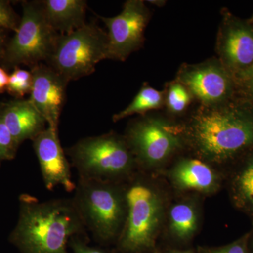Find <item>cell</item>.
Here are the masks:
<instances>
[{
	"label": "cell",
	"mask_w": 253,
	"mask_h": 253,
	"mask_svg": "<svg viewBox=\"0 0 253 253\" xmlns=\"http://www.w3.org/2000/svg\"><path fill=\"white\" fill-rule=\"evenodd\" d=\"M85 230L73 199L41 201L23 194L10 239L23 253H68V241Z\"/></svg>",
	"instance_id": "cell-1"
},
{
	"label": "cell",
	"mask_w": 253,
	"mask_h": 253,
	"mask_svg": "<svg viewBox=\"0 0 253 253\" xmlns=\"http://www.w3.org/2000/svg\"><path fill=\"white\" fill-rule=\"evenodd\" d=\"M111 184L79 177L73 198L86 229L104 242L121 235L127 210L126 191Z\"/></svg>",
	"instance_id": "cell-2"
},
{
	"label": "cell",
	"mask_w": 253,
	"mask_h": 253,
	"mask_svg": "<svg viewBox=\"0 0 253 253\" xmlns=\"http://www.w3.org/2000/svg\"><path fill=\"white\" fill-rule=\"evenodd\" d=\"M193 139L205 157L221 162L253 145V119L231 111H211L195 118Z\"/></svg>",
	"instance_id": "cell-3"
},
{
	"label": "cell",
	"mask_w": 253,
	"mask_h": 253,
	"mask_svg": "<svg viewBox=\"0 0 253 253\" xmlns=\"http://www.w3.org/2000/svg\"><path fill=\"white\" fill-rule=\"evenodd\" d=\"M108 35L94 23L59 34L46 64L67 83L89 76L108 59Z\"/></svg>",
	"instance_id": "cell-4"
},
{
	"label": "cell",
	"mask_w": 253,
	"mask_h": 253,
	"mask_svg": "<svg viewBox=\"0 0 253 253\" xmlns=\"http://www.w3.org/2000/svg\"><path fill=\"white\" fill-rule=\"evenodd\" d=\"M66 153L79 177L112 182L126 176L134 166V155L126 141L113 134L84 138Z\"/></svg>",
	"instance_id": "cell-5"
},
{
	"label": "cell",
	"mask_w": 253,
	"mask_h": 253,
	"mask_svg": "<svg viewBox=\"0 0 253 253\" xmlns=\"http://www.w3.org/2000/svg\"><path fill=\"white\" fill-rule=\"evenodd\" d=\"M17 31L6 44L2 63L7 68H32L47 62L59 36L46 19L42 1H23Z\"/></svg>",
	"instance_id": "cell-6"
},
{
	"label": "cell",
	"mask_w": 253,
	"mask_h": 253,
	"mask_svg": "<svg viewBox=\"0 0 253 253\" xmlns=\"http://www.w3.org/2000/svg\"><path fill=\"white\" fill-rule=\"evenodd\" d=\"M126 217L119 236L121 249L139 252L153 247L161 222L162 205L154 189L141 182L126 191Z\"/></svg>",
	"instance_id": "cell-7"
},
{
	"label": "cell",
	"mask_w": 253,
	"mask_h": 253,
	"mask_svg": "<svg viewBox=\"0 0 253 253\" xmlns=\"http://www.w3.org/2000/svg\"><path fill=\"white\" fill-rule=\"evenodd\" d=\"M100 18L109 30L108 59L125 61L140 47L149 18L144 1L129 0L125 3L122 12L118 16Z\"/></svg>",
	"instance_id": "cell-8"
},
{
	"label": "cell",
	"mask_w": 253,
	"mask_h": 253,
	"mask_svg": "<svg viewBox=\"0 0 253 253\" xmlns=\"http://www.w3.org/2000/svg\"><path fill=\"white\" fill-rule=\"evenodd\" d=\"M126 142L138 159L147 165L164 161L180 146L172 128L154 119L134 123L128 131Z\"/></svg>",
	"instance_id": "cell-9"
},
{
	"label": "cell",
	"mask_w": 253,
	"mask_h": 253,
	"mask_svg": "<svg viewBox=\"0 0 253 253\" xmlns=\"http://www.w3.org/2000/svg\"><path fill=\"white\" fill-rule=\"evenodd\" d=\"M32 141L46 189L51 191L61 186L67 192L75 191L76 184L72 180L71 164L61 147L58 129L47 126Z\"/></svg>",
	"instance_id": "cell-10"
},
{
	"label": "cell",
	"mask_w": 253,
	"mask_h": 253,
	"mask_svg": "<svg viewBox=\"0 0 253 253\" xmlns=\"http://www.w3.org/2000/svg\"><path fill=\"white\" fill-rule=\"evenodd\" d=\"M33 83L30 101L46 120L48 126L58 129L68 83L47 64L31 68Z\"/></svg>",
	"instance_id": "cell-11"
},
{
	"label": "cell",
	"mask_w": 253,
	"mask_h": 253,
	"mask_svg": "<svg viewBox=\"0 0 253 253\" xmlns=\"http://www.w3.org/2000/svg\"><path fill=\"white\" fill-rule=\"evenodd\" d=\"M181 83L202 102L215 104L229 94L230 83L224 70L216 64H206L186 70Z\"/></svg>",
	"instance_id": "cell-12"
},
{
	"label": "cell",
	"mask_w": 253,
	"mask_h": 253,
	"mask_svg": "<svg viewBox=\"0 0 253 253\" xmlns=\"http://www.w3.org/2000/svg\"><path fill=\"white\" fill-rule=\"evenodd\" d=\"M0 116L18 145L33 140L47 125L29 99H17L1 105Z\"/></svg>",
	"instance_id": "cell-13"
},
{
	"label": "cell",
	"mask_w": 253,
	"mask_h": 253,
	"mask_svg": "<svg viewBox=\"0 0 253 253\" xmlns=\"http://www.w3.org/2000/svg\"><path fill=\"white\" fill-rule=\"evenodd\" d=\"M42 4L46 19L59 34L71 33L86 23L84 0H46Z\"/></svg>",
	"instance_id": "cell-14"
},
{
	"label": "cell",
	"mask_w": 253,
	"mask_h": 253,
	"mask_svg": "<svg viewBox=\"0 0 253 253\" xmlns=\"http://www.w3.org/2000/svg\"><path fill=\"white\" fill-rule=\"evenodd\" d=\"M176 185L183 189L208 191L217 184V176L206 163L197 159L183 160L172 172Z\"/></svg>",
	"instance_id": "cell-15"
},
{
	"label": "cell",
	"mask_w": 253,
	"mask_h": 253,
	"mask_svg": "<svg viewBox=\"0 0 253 253\" xmlns=\"http://www.w3.org/2000/svg\"><path fill=\"white\" fill-rule=\"evenodd\" d=\"M226 61L236 67H244L253 63V32L244 26L228 29L221 44Z\"/></svg>",
	"instance_id": "cell-16"
},
{
	"label": "cell",
	"mask_w": 253,
	"mask_h": 253,
	"mask_svg": "<svg viewBox=\"0 0 253 253\" xmlns=\"http://www.w3.org/2000/svg\"><path fill=\"white\" fill-rule=\"evenodd\" d=\"M232 191L236 205L253 216V156L236 172Z\"/></svg>",
	"instance_id": "cell-17"
},
{
	"label": "cell",
	"mask_w": 253,
	"mask_h": 253,
	"mask_svg": "<svg viewBox=\"0 0 253 253\" xmlns=\"http://www.w3.org/2000/svg\"><path fill=\"white\" fill-rule=\"evenodd\" d=\"M169 218L173 234L179 239H189L197 229V215L194 208L189 204H179L173 206Z\"/></svg>",
	"instance_id": "cell-18"
},
{
	"label": "cell",
	"mask_w": 253,
	"mask_h": 253,
	"mask_svg": "<svg viewBox=\"0 0 253 253\" xmlns=\"http://www.w3.org/2000/svg\"><path fill=\"white\" fill-rule=\"evenodd\" d=\"M163 100L161 91L151 86H144L126 109L113 116V121L117 122L133 114H143L150 110L158 109L162 105Z\"/></svg>",
	"instance_id": "cell-19"
},
{
	"label": "cell",
	"mask_w": 253,
	"mask_h": 253,
	"mask_svg": "<svg viewBox=\"0 0 253 253\" xmlns=\"http://www.w3.org/2000/svg\"><path fill=\"white\" fill-rule=\"evenodd\" d=\"M32 83L33 77L31 71L16 67L9 75V83L6 90L17 99H21L25 95L31 93Z\"/></svg>",
	"instance_id": "cell-20"
},
{
	"label": "cell",
	"mask_w": 253,
	"mask_h": 253,
	"mask_svg": "<svg viewBox=\"0 0 253 253\" xmlns=\"http://www.w3.org/2000/svg\"><path fill=\"white\" fill-rule=\"evenodd\" d=\"M190 95L184 85L175 83L169 87L167 101L168 107L174 113H180L190 102Z\"/></svg>",
	"instance_id": "cell-21"
},
{
	"label": "cell",
	"mask_w": 253,
	"mask_h": 253,
	"mask_svg": "<svg viewBox=\"0 0 253 253\" xmlns=\"http://www.w3.org/2000/svg\"><path fill=\"white\" fill-rule=\"evenodd\" d=\"M20 20L9 1L0 0V29L17 31Z\"/></svg>",
	"instance_id": "cell-22"
},
{
	"label": "cell",
	"mask_w": 253,
	"mask_h": 253,
	"mask_svg": "<svg viewBox=\"0 0 253 253\" xmlns=\"http://www.w3.org/2000/svg\"><path fill=\"white\" fill-rule=\"evenodd\" d=\"M19 145L16 142L9 129L0 116V146L2 148L9 159H13L16 156Z\"/></svg>",
	"instance_id": "cell-23"
},
{
	"label": "cell",
	"mask_w": 253,
	"mask_h": 253,
	"mask_svg": "<svg viewBox=\"0 0 253 253\" xmlns=\"http://www.w3.org/2000/svg\"><path fill=\"white\" fill-rule=\"evenodd\" d=\"M251 234H246L241 239L235 242L217 248V249H210L206 253H248V244Z\"/></svg>",
	"instance_id": "cell-24"
},
{
	"label": "cell",
	"mask_w": 253,
	"mask_h": 253,
	"mask_svg": "<svg viewBox=\"0 0 253 253\" xmlns=\"http://www.w3.org/2000/svg\"><path fill=\"white\" fill-rule=\"evenodd\" d=\"M70 241L74 253H106L101 250L87 246L84 241L78 239V236H74Z\"/></svg>",
	"instance_id": "cell-25"
},
{
	"label": "cell",
	"mask_w": 253,
	"mask_h": 253,
	"mask_svg": "<svg viewBox=\"0 0 253 253\" xmlns=\"http://www.w3.org/2000/svg\"><path fill=\"white\" fill-rule=\"evenodd\" d=\"M9 75L4 68L0 66V92L6 90L9 83Z\"/></svg>",
	"instance_id": "cell-26"
},
{
	"label": "cell",
	"mask_w": 253,
	"mask_h": 253,
	"mask_svg": "<svg viewBox=\"0 0 253 253\" xmlns=\"http://www.w3.org/2000/svg\"><path fill=\"white\" fill-rule=\"evenodd\" d=\"M6 44L7 42H6V36H5L4 30L0 29V61H2Z\"/></svg>",
	"instance_id": "cell-27"
},
{
	"label": "cell",
	"mask_w": 253,
	"mask_h": 253,
	"mask_svg": "<svg viewBox=\"0 0 253 253\" xmlns=\"http://www.w3.org/2000/svg\"><path fill=\"white\" fill-rule=\"evenodd\" d=\"M6 160H10L9 156H7L6 152L2 149V148L0 146V164H1L2 161H6Z\"/></svg>",
	"instance_id": "cell-28"
},
{
	"label": "cell",
	"mask_w": 253,
	"mask_h": 253,
	"mask_svg": "<svg viewBox=\"0 0 253 253\" xmlns=\"http://www.w3.org/2000/svg\"><path fill=\"white\" fill-rule=\"evenodd\" d=\"M250 84H251V87L253 89V65L251 68L249 74Z\"/></svg>",
	"instance_id": "cell-29"
},
{
	"label": "cell",
	"mask_w": 253,
	"mask_h": 253,
	"mask_svg": "<svg viewBox=\"0 0 253 253\" xmlns=\"http://www.w3.org/2000/svg\"><path fill=\"white\" fill-rule=\"evenodd\" d=\"M170 253H192L190 252V251H173V252Z\"/></svg>",
	"instance_id": "cell-30"
},
{
	"label": "cell",
	"mask_w": 253,
	"mask_h": 253,
	"mask_svg": "<svg viewBox=\"0 0 253 253\" xmlns=\"http://www.w3.org/2000/svg\"><path fill=\"white\" fill-rule=\"evenodd\" d=\"M251 244H252V249H253V239L252 240V243H251Z\"/></svg>",
	"instance_id": "cell-31"
},
{
	"label": "cell",
	"mask_w": 253,
	"mask_h": 253,
	"mask_svg": "<svg viewBox=\"0 0 253 253\" xmlns=\"http://www.w3.org/2000/svg\"></svg>",
	"instance_id": "cell-32"
}]
</instances>
